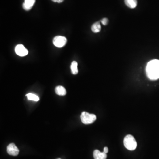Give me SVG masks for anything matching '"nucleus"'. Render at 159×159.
Here are the masks:
<instances>
[{
    "mask_svg": "<svg viewBox=\"0 0 159 159\" xmlns=\"http://www.w3.org/2000/svg\"><path fill=\"white\" fill-rule=\"evenodd\" d=\"M125 4L128 7L131 9H134L136 7L137 0H125Z\"/></svg>",
    "mask_w": 159,
    "mask_h": 159,
    "instance_id": "9d476101",
    "label": "nucleus"
},
{
    "mask_svg": "<svg viewBox=\"0 0 159 159\" xmlns=\"http://www.w3.org/2000/svg\"><path fill=\"white\" fill-rule=\"evenodd\" d=\"M56 93L59 96H65L66 94V91L64 87L62 86H58L55 88Z\"/></svg>",
    "mask_w": 159,
    "mask_h": 159,
    "instance_id": "1a4fd4ad",
    "label": "nucleus"
},
{
    "mask_svg": "<svg viewBox=\"0 0 159 159\" xmlns=\"http://www.w3.org/2000/svg\"><path fill=\"white\" fill-rule=\"evenodd\" d=\"M26 96L29 100L35 101H38L39 100V97L37 95L34 94L30 93L26 95Z\"/></svg>",
    "mask_w": 159,
    "mask_h": 159,
    "instance_id": "ddd939ff",
    "label": "nucleus"
},
{
    "mask_svg": "<svg viewBox=\"0 0 159 159\" xmlns=\"http://www.w3.org/2000/svg\"><path fill=\"white\" fill-rule=\"evenodd\" d=\"M81 120L85 124H90L93 123L97 119V117L94 114H91L83 112L81 116Z\"/></svg>",
    "mask_w": 159,
    "mask_h": 159,
    "instance_id": "7ed1b4c3",
    "label": "nucleus"
},
{
    "mask_svg": "<svg viewBox=\"0 0 159 159\" xmlns=\"http://www.w3.org/2000/svg\"><path fill=\"white\" fill-rule=\"evenodd\" d=\"M101 30V26L99 22L94 23L92 26V31L93 32L98 33Z\"/></svg>",
    "mask_w": 159,
    "mask_h": 159,
    "instance_id": "9b49d317",
    "label": "nucleus"
},
{
    "mask_svg": "<svg viewBox=\"0 0 159 159\" xmlns=\"http://www.w3.org/2000/svg\"><path fill=\"white\" fill-rule=\"evenodd\" d=\"M7 151L10 155L17 156L19 154V150L14 143L9 144L7 148Z\"/></svg>",
    "mask_w": 159,
    "mask_h": 159,
    "instance_id": "423d86ee",
    "label": "nucleus"
},
{
    "mask_svg": "<svg viewBox=\"0 0 159 159\" xmlns=\"http://www.w3.org/2000/svg\"><path fill=\"white\" fill-rule=\"evenodd\" d=\"M15 52L18 55L21 57L25 56L28 53V50L22 44H19L16 46Z\"/></svg>",
    "mask_w": 159,
    "mask_h": 159,
    "instance_id": "39448f33",
    "label": "nucleus"
},
{
    "mask_svg": "<svg viewBox=\"0 0 159 159\" xmlns=\"http://www.w3.org/2000/svg\"><path fill=\"white\" fill-rule=\"evenodd\" d=\"M147 76L149 79L156 80L159 78V60L155 59L150 61L146 68Z\"/></svg>",
    "mask_w": 159,
    "mask_h": 159,
    "instance_id": "f257e3e1",
    "label": "nucleus"
},
{
    "mask_svg": "<svg viewBox=\"0 0 159 159\" xmlns=\"http://www.w3.org/2000/svg\"><path fill=\"white\" fill-rule=\"evenodd\" d=\"M36 0H25L23 4V8L25 10L29 11L32 9L34 5Z\"/></svg>",
    "mask_w": 159,
    "mask_h": 159,
    "instance_id": "0eeeda50",
    "label": "nucleus"
},
{
    "mask_svg": "<svg viewBox=\"0 0 159 159\" xmlns=\"http://www.w3.org/2000/svg\"><path fill=\"white\" fill-rule=\"evenodd\" d=\"M101 22L102 24H103L104 25H106L108 24V20L106 18H104L101 21Z\"/></svg>",
    "mask_w": 159,
    "mask_h": 159,
    "instance_id": "4468645a",
    "label": "nucleus"
},
{
    "mask_svg": "<svg viewBox=\"0 0 159 159\" xmlns=\"http://www.w3.org/2000/svg\"><path fill=\"white\" fill-rule=\"evenodd\" d=\"M61 159L60 158H58V159Z\"/></svg>",
    "mask_w": 159,
    "mask_h": 159,
    "instance_id": "f3484780",
    "label": "nucleus"
},
{
    "mask_svg": "<svg viewBox=\"0 0 159 159\" xmlns=\"http://www.w3.org/2000/svg\"><path fill=\"white\" fill-rule=\"evenodd\" d=\"M124 145L125 147L129 150H134L136 149L137 143L135 139L133 136L128 135L124 139Z\"/></svg>",
    "mask_w": 159,
    "mask_h": 159,
    "instance_id": "f03ea898",
    "label": "nucleus"
},
{
    "mask_svg": "<svg viewBox=\"0 0 159 159\" xmlns=\"http://www.w3.org/2000/svg\"><path fill=\"white\" fill-rule=\"evenodd\" d=\"M66 38L62 36H57L54 38L53 42L54 45L57 47L61 48L66 45Z\"/></svg>",
    "mask_w": 159,
    "mask_h": 159,
    "instance_id": "20e7f679",
    "label": "nucleus"
},
{
    "mask_svg": "<svg viewBox=\"0 0 159 159\" xmlns=\"http://www.w3.org/2000/svg\"><path fill=\"white\" fill-rule=\"evenodd\" d=\"M52 1L55 2L62 3L63 2L64 0H52Z\"/></svg>",
    "mask_w": 159,
    "mask_h": 159,
    "instance_id": "dca6fc26",
    "label": "nucleus"
},
{
    "mask_svg": "<svg viewBox=\"0 0 159 159\" xmlns=\"http://www.w3.org/2000/svg\"><path fill=\"white\" fill-rule=\"evenodd\" d=\"M93 157L95 159H106L107 155L105 153L100 152L97 150L93 152Z\"/></svg>",
    "mask_w": 159,
    "mask_h": 159,
    "instance_id": "6e6552de",
    "label": "nucleus"
},
{
    "mask_svg": "<svg viewBox=\"0 0 159 159\" xmlns=\"http://www.w3.org/2000/svg\"><path fill=\"white\" fill-rule=\"evenodd\" d=\"M71 69L72 74L74 75L77 74L78 72V63L76 61H74L72 62L71 66Z\"/></svg>",
    "mask_w": 159,
    "mask_h": 159,
    "instance_id": "f8f14e48",
    "label": "nucleus"
},
{
    "mask_svg": "<svg viewBox=\"0 0 159 159\" xmlns=\"http://www.w3.org/2000/svg\"><path fill=\"white\" fill-rule=\"evenodd\" d=\"M108 152V147H106L104 148V153H105L107 154V153Z\"/></svg>",
    "mask_w": 159,
    "mask_h": 159,
    "instance_id": "2eb2a0df",
    "label": "nucleus"
}]
</instances>
